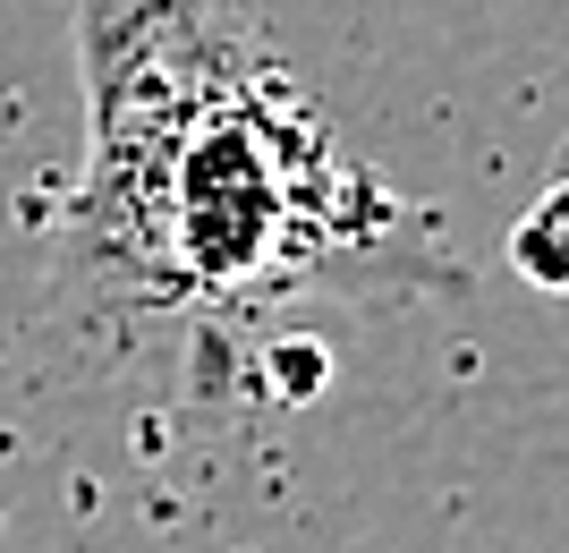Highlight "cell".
Instances as JSON below:
<instances>
[{
	"instance_id": "2",
	"label": "cell",
	"mask_w": 569,
	"mask_h": 553,
	"mask_svg": "<svg viewBox=\"0 0 569 553\" xmlns=\"http://www.w3.org/2000/svg\"><path fill=\"white\" fill-rule=\"evenodd\" d=\"M510 273H519L527 289L569 298V145H561V162L545 170L536 205L519 214V230H510Z\"/></svg>"
},
{
	"instance_id": "1",
	"label": "cell",
	"mask_w": 569,
	"mask_h": 553,
	"mask_svg": "<svg viewBox=\"0 0 569 553\" xmlns=\"http://www.w3.org/2000/svg\"><path fill=\"white\" fill-rule=\"evenodd\" d=\"M77 86L69 265L102 307L230 324L315 289H459L433 221L340 154L230 0H77Z\"/></svg>"
}]
</instances>
